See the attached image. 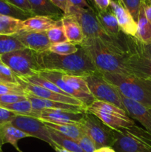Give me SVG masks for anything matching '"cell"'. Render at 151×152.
Here are the masks:
<instances>
[{
  "label": "cell",
  "mask_w": 151,
  "mask_h": 152,
  "mask_svg": "<svg viewBox=\"0 0 151 152\" xmlns=\"http://www.w3.org/2000/svg\"><path fill=\"white\" fill-rule=\"evenodd\" d=\"M76 53L59 55L47 50L36 53V62L41 71H57L68 75L87 77L98 72L91 59L81 45Z\"/></svg>",
  "instance_id": "1"
},
{
  "label": "cell",
  "mask_w": 151,
  "mask_h": 152,
  "mask_svg": "<svg viewBox=\"0 0 151 152\" xmlns=\"http://www.w3.org/2000/svg\"><path fill=\"white\" fill-rule=\"evenodd\" d=\"M79 45L100 73L128 74L125 68L127 50L111 45L99 38H84Z\"/></svg>",
  "instance_id": "2"
},
{
  "label": "cell",
  "mask_w": 151,
  "mask_h": 152,
  "mask_svg": "<svg viewBox=\"0 0 151 152\" xmlns=\"http://www.w3.org/2000/svg\"><path fill=\"white\" fill-rule=\"evenodd\" d=\"M102 77L124 97L151 108V80L131 74L103 73Z\"/></svg>",
  "instance_id": "3"
},
{
  "label": "cell",
  "mask_w": 151,
  "mask_h": 152,
  "mask_svg": "<svg viewBox=\"0 0 151 152\" xmlns=\"http://www.w3.org/2000/svg\"><path fill=\"white\" fill-rule=\"evenodd\" d=\"M63 15L72 17L78 22L82 30L84 38L101 39L111 45L127 50L121 42L113 39L104 31L93 8L84 9L68 4Z\"/></svg>",
  "instance_id": "4"
},
{
  "label": "cell",
  "mask_w": 151,
  "mask_h": 152,
  "mask_svg": "<svg viewBox=\"0 0 151 152\" xmlns=\"http://www.w3.org/2000/svg\"><path fill=\"white\" fill-rule=\"evenodd\" d=\"M113 136L111 148L115 152H151V134L136 125L113 130Z\"/></svg>",
  "instance_id": "5"
},
{
  "label": "cell",
  "mask_w": 151,
  "mask_h": 152,
  "mask_svg": "<svg viewBox=\"0 0 151 152\" xmlns=\"http://www.w3.org/2000/svg\"><path fill=\"white\" fill-rule=\"evenodd\" d=\"M0 59L19 77H32L40 71L36 52L26 48L1 55Z\"/></svg>",
  "instance_id": "6"
},
{
  "label": "cell",
  "mask_w": 151,
  "mask_h": 152,
  "mask_svg": "<svg viewBox=\"0 0 151 152\" xmlns=\"http://www.w3.org/2000/svg\"><path fill=\"white\" fill-rule=\"evenodd\" d=\"M83 78L88 86L90 94L96 100L113 104L125 111L120 93L103 78L102 73L98 71L92 75L83 77Z\"/></svg>",
  "instance_id": "7"
},
{
  "label": "cell",
  "mask_w": 151,
  "mask_h": 152,
  "mask_svg": "<svg viewBox=\"0 0 151 152\" xmlns=\"http://www.w3.org/2000/svg\"><path fill=\"white\" fill-rule=\"evenodd\" d=\"M80 126L84 132L94 141L96 149L112 146L114 140L113 130L94 114L85 111Z\"/></svg>",
  "instance_id": "8"
},
{
  "label": "cell",
  "mask_w": 151,
  "mask_h": 152,
  "mask_svg": "<svg viewBox=\"0 0 151 152\" xmlns=\"http://www.w3.org/2000/svg\"><path fill=\"white\" fill-rule=\"evenodd\" d=\"M11 124L25 132L29 137L37 138L46 142L54 149L57 145L50 138L48 129L38 119L29 116L17 115L10 121Z\"/></svg>",
  "instance_id": "9"
},
{
  "label": "cell",
  "mask_w": 151,
  "mask_h": 152,
  "mask_svg": "<svg viewBox=\"0 0 151 152\" xmlns=\"http://www.w3.org/2000/svg\"><path fill=\"white\" fill-rule=\"evenodd\" d=\"M84 112H75L62 109H42L39 111L33 110L30 117L38 119L41 121L58 124L80 125L84 117Z\"/></svg>",
  "instance_id": "10"
},
{
  "label": "cell",
  "mask_w": 151,
  "mask_h": 152,
  "mask_svg": "<svg viewBox=\"0 0 151 152\" xmlns=\"http://www.w3.org/2000/svg\"><path fill=\"white\" fill-rule=\"evenodd\" d=\"M14 37L22 43L24 47L37 53L49 50L51 43L49 41L46 31H27L23 30Z\"/></svg>",
  "instance_id": "11"
},
{
  "label": "cell",
  "mask_w": 151,
  "mask_h": 152,
  "mask_svg": "<svg viewBox=\"0 0 151 152\" xmlns=\"http://www.w3.org/2000/svg\"><path fill=\"white\" fill-rule=\"evenodd\" d=\"M18 80H19V84L22 86V88L25 89L27 93L37 96V97L48 99V100L55 101V102H62V103L69 104V105H78V106L84 107L85 108H87L81 101H79L77 99H75V98L64 96V95L59 94L56 93V92L51 91L48 90V89L41 87V86H36V85L30 84L29 83H26V82H24L22 80H19V77H18Z\"/></svg>",
  "instance_id": "12"
},
{
  "label": "cell",
  "mask_w": 151,
  "mask_h": 152,
  "mask_svg": "<svg viewBox=\"0 0 151 152\" xmlns=\"http://www.w3.org/2000/svg\"><path fill=\"white\" fill-rule=\"evenodd\" d=\"M62 73L57 72V71H41L38 72V75L44 77L46 80H49L53 84L57 86L62 91L65 93L69 95L70 96L75 99H78L81 101L86 107L91 105L96 99L91 94L81 93V92L77 91L73 88L68 86L63 80H62Z\"/></svg>",
  "instance_id": "13"
},
{
  "label": "cell",
  "mask_w": 151,
  "mask_h": 152,
  "mask_svg": "<svg viewBox=\"0 0 151 152\" xmlns=\"http://www.w3.org/2000/svg\"><path fill=\"white\" fill-rule=\"evenodd\" d=\"M121 99L129 117L133 120L139 122L145 130L151 134V108H147L136 101L124 97L121 94Z\"/></svg>",
  "instance_id": "14"
},
{
  "label": "cell",
  "mask_w": 151,
  "mask_h": 152,
  "mask_svg": "<svg viewBox=\"0 0 151 152\" xmlns=\"http://www.w3.org/2000/svg\"><path fill=\"white\" fill-rule=\"evenodd\" d=\"M128 74L151 80V59L133 52H128L125 59Z\"/></svg>",
  "instance_id": "15"
},
{
  "label": "cell",
  "mask_w": 151,
  "mask_h": 152,
  "mask_svg": "<svg viewBox=\"0 0 151 152\" xmlns=\"http://www.w3.org/2000/svg\"><path fill=\"white\" fill-rule=\"evenodd\" d=\"M118 22L120 30L126 36L135 37L137 32V22L134 20L128 10L119 1L110 0L109 6Z\"/></svg>",
  "instance_id": "16"
},
{
  "label": "cell",
  "mask_w": 151,
  "mask_h": 152,
  "mask_svg": "<svg viewBox=\"0 0 151 152\" xmlns=\"http://www.w3.org/2000/svg\"><path fill=\"white\" fill-rule=\"evenodd\" d=\"M86 111L94 114L113 130L116 131L123 129H129L136 125L134 120L128 116H121L115 114L105 113L89 106L86 108Z\"/></svg>",
  "instance_id": "17"
},
{
  "label": "cell",
  "mask_w": 151,
  "mask_h": 152,
  "mask_svg": "<svg viewBox=\"0 0 151 152\" xmlns=\"http://www.w3.org/2000/svg\"><path fill=\"white\" fill-rule=\"evenodd\" d=\"M27 98L30 102L33 110H36V111H39L42 109H62L75 111V112L86 111V108L84 107L48 100V99L37 97L28 93H27Z\"/></svg>",
  "instance_id": "18"
},
{
  "label": "cell",
  "mask_w": 151,
  "mask_h": 152,
  "mask_svg": "<svg viewBox=\"0 0 151 152\" xmlns=\"http://www.w3.org/2000/svg\"><path fill=\"white\" fill-rule=\"evenodd\" d=\"M96 14L99 24L102 27L104 31L113 39L119 41L121 30L118 26L115 15L110 9V7L105 10H101L97 8Z\"/></svg>",
  "instance_id": "19"
},
{
  "label": "cell",
  "mask_w": 151,
  "mask_h": 152,
  "mask_svg": "<svg viewBox=\"0 0 151 152\" xmlns=\"http://www.w3.org/2000/svg\"><path fill=\"white\" fill-rule=\"evenodd\" d=\"M26 137H30L29 135L15 127L10 122L0 124V141L2 145L9 143L19 152H22L18 146V141Z\"/></svg>",
  "instance_id": "20"
},
{
  "label": "cell",
  "mask_w": 151,
  "mask_h": 152,
  "mask_svg": "<svg viewBox=\"0 0 151 152\" xmlns=\"http://www.w3.org/2000/svg\"><path fill=\"white\" fill-rule=\"evenodd\" d=\"M59 20L50 16H34L23 21L24 30L36 32L47 31L56 26L59 23Z\"/></svg>",
  "instance_id": "21"
},
{
  "label": "cell",
  "mask_w": 151,
  "mask_h": 152,
  "mask_svg": "<svg viewBox=\"0 0 151 152\" xmlns=\"http://www.w3.org/2000/svg\"><path fill=\"white\" fill-rule=\"evenodd\" d=\"M61 19L68 41L75 45L81 44L84 39V36L78 22L72 17L64 15Z\"/></svg>",
  "instance_id": "22"
},
{
  "label": "cell",
  "mask_w": 151,
  "mask_h": 152,
  "mask_svg": "<svg viewBox=\"0 0 151 152\" xmlns=\"http://www.w3.org/2000/svg\"><path fill=\"white\" fill-rule=\"evenodd\" d=\"M32 7L34 16L56 17L63 15V12L54 5L50 0H28Z\"/></svg>",
  "instance_id": "23"
},
{
  "label": "cell",
  "mask_w": 151,
  "mask_h": 152,
  "mask_svg": "<svg viewBox=\"0 0 151 152\" xmlns=\"http://www.w3.org/2000/svg\"><path fill=\"white\" fill-rule=\"evenodd\" d=\"M134 37L144 44L151 42V24L145 16L143 3L141 7L137 21V32Z\"/></svg>",
  "instance_id": "24"
},
{
  "label": "cell",
  "mask_w": 151,
  "mask_h": 152,
  "mask_svg": "<svg viewBox=\"0 0 151 152\" xmlns=\"http://www.w3.org/2000/svg\"><path fill=\"white\" fill-rule=\"evenodd\" d=\"M46 127L54 129L59 133L65 135L67 137L72 138L73 140L77 142L78 139L84 134V130L80 125L72 124H58V123H48V122L42 121Z\"/></svg>",
  "instance_id": "25"
},
{
  "label": "cell",
  "mask_w": 151,
  "mask_h": 152,
  "mask_svg": "<svg viewBox=\"0 0 151 152\" xmlns=\"http://www.w3.org/2000/svg\"><path fill=\"white\" fill-rule=\"evenodd\" d=\"M47 129L50 133V138L57 146L73 152H84L78 142L73 140L72 138L65 136L54 129H50V128H47Z\"/></svg>",
  "instance_id": "26"
},
{
  "label": "cell",
  "mask_w": 151,
  "mask_h": 152,
  "mask_svg": "<svg viewBox=\"0 0 151 152\" xmlns=\"http://www.w3.org/2000/svg\"><path fill=\"white\" fill-rule=\"evenodd\" d=\"M24 30L23 21L7 16H0V34L14 36Z\"/></svg>",
  "instance_id": "27"
},
{
  "label": "cell",
  "mask_w": 151,
  "mask_h": 152,
  "mask_svg": "<svg viewBox=\"0 0 151 152\" xmlns=\"http://www.w3.org/2000/svg\"><path fill=\"white\" fill-rule=\"evenodd\" d=\"M127 48L128 52L139 53L142 56L151 59V42L144 44L134 37L127 36Z\"/></svg>",
  "instance_id": "28"
},
{
  "label": "cell",
  "mask_w": 151,
  "mask_h": 152,
  "mask_svg": "<svg viewBox=\"0 0 151 152\" xmlns=\"http://www.w3.org/2000/svg\"><path fill=\"white\" fill-rule=\"evenodd\" d=\"M0 16H10L22 21L34 16L12 5L6 0H0Z\"/></svg>",
  "instance_id": "29"
},
{
  "label": "cell",
  "mask_w": 151,
  "mask_h": 152,
  "mask_svg": "<svg viewBox=\"0 0 151 152\" xmlns=\"http://www.w3.org/2000/svg\"><path fill=\"white\" fill-rule=\"evenodd\" d=\"M23 48H25L14 36L0 34V56Z\"/></svg>",
  "instance_id": "30"
},
{
  "label": "cell",
  "mask_w": 151,
  "mask_h": 152,
  "mask_svg": "<svg viewBox=\"0 0 151 152\" xmlns=\"http://www.w3.org/2000/svg\"><path fill=\"white\" fill-rule=\"evenodd\" d=\"M62 80L74 90L81 92V93L91 94L88 86L83 77L68 75V74H62Z\"/></svg>",
  "instance_id": "31"
},
{
  "label": "cell",
  "mask_w": 151,
  "mask_h": 152,
  "mask_svg": "<svg viewBox=\"0 0 151 152\" xmlns=\"http://www.w3.org/2000/svg\"><path fill=\"white\" fill-rule=\"evenodd\" d=\"M0 107L9 110L10 111H13L18 115L29 116V117L31 116L33 111L32 105H31L30 102L28 99L20 101V102H13V103L7 104V105H4Z\"/></svg>",
  "instance_id": "32"
},
{
  "label": "cell",
  "mask_w": 151,
  "mask_h": 152,
  "mask_svg": "<svg viewBox=\"0 0 151 152\" xmlns=\"http://www.w3.org/2000/svg\"><path fill=\"white\" fill-rule=\"evenodd\" d=\"M59 19V23L56 26L46 31L47 37L49 39V41L51 43V45L68 42V39H67L66 35H65L63 25H62V19Z\"/></svg>",
  "instance_id": "33"
},
{
  "label": "cell",
  "mask_w": 151,
  "mask_h": 152,
  "mask_svg": "<svg viewBox=\"0 0 151 152\" xmlns=\"http://www.w3.org/2000/svg\"><path fill=\"white\" fill-rule=\"evenodd\" d=\"M78 50V45H75L70 42L52 44L49 48V51L59 55H70L76 53Z\"/></svg>",
  "instance_id": "34"
},
{
  "label": "cell",
  "mask_w": 151,
  "mask_h": 152,
  "mask_svg": "<svg viewBox=\"0 0 151 152\" xmlns=\"http://www.w3.org/2000/svg\"><path fill=\"white\" fill-rule=\"evenodd\" d=\"M89 107H90L92 108H94V109L99 110V111H102L105 113L115 114L121 116H128L127 113L124 110L121 109L118 107L115 106V105L108 103V102H102V101L95 100L91 105H89Z\"/></svg>",
  "instance_id": "35"
},
{
  "label": "cell",
  "mask_w": 151,
  "mask_h": 152,
  "mask_svg": "<svg viewBox=\"0 0 151 152\" xmlns=\"http://www.w3.org/2000/svg\"><path fill=\"white\" fill-rule=\"evenodd\" d=\"M116 1H119L123 7L128 10L134 20L137 22L143 0H117Z\"/></svg>",
  "instance_id": "36"
},
{
  "label": "cell",
  "mask_w": 151,
  "mask_h": 152,
  "mask_svg": "<svg viewBox=\"0 0 151 152\" xmlns=\"http://www.w3.org/2000/svg\"><path fill=\"white\" fill-rule=\"evenodd\" d=\"M0 95H24L27 96V92L21 85L3 84L0 83Z\"/></svg>",
  "instance_id": "37"
},
{
  "label": "cell",
  "mask_w": 151,
  "mask_h": 152,
  "mask_svg": "<svg viewBox=\"0 0 151 152\" xmlns=\"http://www.w3.org/2000/svg\"><path fill=\"white\" fill-rule=\"evenodd\" d=\"M77 142L84 152H94L96 150V144H95L94 141L85 132L77 140Z\"/></svg>",
  "instance_id": "38"
},
{
  "label": "cell",
  "mask_w": 151,
  "mask_h": 152,
  "mask_svg": "<svg viewBox=\"0 0 151 152\" xmlns=\"http://www.w3.org/2000/svg\"><path fill=\"white\" fill-rule=\"evenodd\" d=\"M0 74L8 83L15 85H20L18 80V77L8 66L2 63L0 64Z\"/></svg>",
  "instance_id": "39"
},
{
  "label": "cell",
  "mask_w": 151,
  "mask_h": 152,
  "mask_svg": "<svg viewBox=\"0 0 151 152\" xmlns=\"http://www.w3.org/2000/svg\"><path fill=\"white\" fill-rule=\"evenodd\" d=\"M28 99L24 95H0V106Z\"/></svg>",
  "instance_id": "40"
},
{
  "label": "cell",
  "mask_w": 151,
  "mask_h": 152,
  "mask_svg": "<svg viewBox=\"0 0 151 152\" xmlns=\"http://www.w3.org/2000/svg\"><path fill=\"white\" fill-rule=\"evenodd\" d=\"M6 1H7L12 5L18 7L20 10L30 13L32 16H34L33 13L32 7H31L30 4L28 2V0H6Z\"/></svg>",
  "instance_id": "41"
},
{
  "label": "cell",
  "mask_w": 151,
  "mask_h": 152,
  "mask_svg": "<svg viewBox=\"0 0 151 152\" xmlns=\"http://www.w3.org/2000/svg\"><path fill=\"white\" fill-rule=\"evenodd\" d=\"M18 114L13 111H10L9 110L0 107V124L10 122Z\"/></svg>",
  "instance_id": "42"
},
{
  "label": "cell",
  "mask_w": 151,
  "mask_h": 152,
  "mask_svg": "<svg viewBox=\"0 0 151 152\" xmlns=\"http://www.w3.org/2000/svg\"><path fill=\"white\" fill-rule=\"evenodd\" d=\"M68 4L84 9L92 8L87 0H68Z\"/></svg>",
  "instance_id": "43"
},
{
  "label": "cell",
  "mask_w": 151,
  "mask_h": 152,
  "mask_svg": "<svg viewBox=\"0 0 151 152\" xmlns=\"http://www.w3.org/2000/svg\"><path fill=\"white\" fill-rule=\"evenodd\" d=\"M96 7L101 10H105L109 8L110 0H93Z\"/></svg>",
  "instance_id": "44"
},
{
  "label": "cell",
  "mask_w": 151,
  "mask_h": 152,
  "mask_svg": "<svg viewBox=\"0 0 151 152\" xmlns=\"http://www.w3.org/2000/svg\"><path fill=\"white\" fill-rule=\"evenodd\" d=\"M50 1L59 10H62L63 13H65L67 8V5H68V0H50Z\"/></svg>",
  "instance_id": "45"
},
{
  "label": "cell",
  "mask_w": 151,
  "mask_h": 152,
  "mask_svg": "<svg viewBox=\"0 0 151 152\" xmlns=\"http://www.w3.org/2000/svg\"><path fill=\"white\" fill-rule=\"evenodd\" d=\"M143 5L147 19L151 24V1L150 0H147V1H143Z\"/></svg>",
  "instance_id": "46"
},
{
  "label": "cell",
  "mask_w": 151,
  "mask_h": 152,
  "mask_svg": "<svg viewBox=\"0 0 151 152\" xmlns=\"http://www.w3.org/2000/svg\"><path fill=\"white\" fill-rule=\"evenodd\" d=\"M94 152H115L111 147H103L96 149Z\"/></svg>",
  "instance_id": "47"
},
{
  "label": "cell",
  "mask_w": 151,
  "mask_h": 152,
  "mask_svg": "<svg viewBox=\"0 0 151 152\" xmlns=\"http://www.w3.org/2000/svg\"><path fill=\"white\" fill-rule=\"evenodd\" d=\"M54 150L56 151V152H73V151H69V150L65 149V148H61V147H59V146L56 147V148H54Z\"/></svg>",
  "instance_id": "48"
},
{
  "label": "cell",
  "mask_w": 151,
  "mask_h": 152,
  "mask_svg": "<svg viewBox=\"0 0 151 152\" xmlns=\"http://www.w3.org/2000/svg\"><path fill=\"white\" fill-rule=\"evenodd\" d=\"M0 83H3V84H12V83H8V82L6 81V80H4V77L1 75V74H0Z\"/></svg>",
  "instance_id": "49"
},
{
  "label": "cell",
  "mask_w": 151,
  "mask_h": 152,
  "mask_svg": "<svg viewBox=\"0 0 151 152\" xmlns=\"http://www.w3.org/2000/svg\"><path fill=\"white\" fill-rule=\"evenodd\" d=\"M1 147H2V145H1V141H0V152H2V148H1Z\"/></svg>",
  "instance_id": "50"
},
{
  "label": "cell",
  "mask_w": 151,
  "mask_h": 152,
  "mask_svg": "<svg viewBox=\"0 0 151 152\" xmlns=\"http://www.w3.org/2000/svg\"><path fill=\"white\" fill-rule=\"evenodd\" d=\"M1 63H2V62H1V59H0V64Z\"/></svg>",
  "instance_id": "51"
},
{
  "label": "cell",
  "mask_w": 151,
  "mask_h": 152,
  "mask_svg": "<svg viewBox=\"0 0 151 152\" xmlns=\"http://www.w3.org/2000/svg\"><path fill=\"white\" fill-rule=\"evenodd\" d=\"M147 1V0H143V1Z\"/></svg>",
  "instance_id": "52"
},
{
  "label": "cell",
  "mask_w": 151,
  "mask_h": 152,
  "mask_svg": "<svg viewBox=\"0 0 151 152\" xmlns=\"http://www.w3.org/2000/svg\"><path fill=\"white\" fill-rule=\"evenodd\" d=\"M114 1H117V0H114Z\"/></svg>",
  "instance_id": "53"
},
{
  "label": "cell",
  "mask_w": 151,
  "mask_h": 152,
  "mask_svg": "<svg viewBox=\"0 0 151 152\" xmlns=\"http://www.w3.org/2000/svg\"><path fill=\"white\" fill-rule=\"evenodd\" d=\"M150 1H151V0H150Z\"/></svg>",
  "instance_id": "54"
}]
</instances>
